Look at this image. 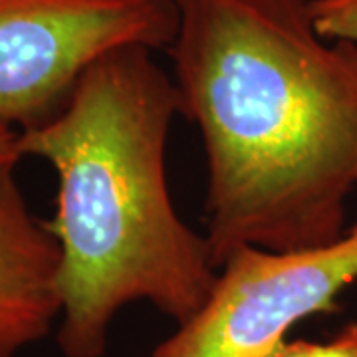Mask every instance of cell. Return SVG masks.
I'll list each match as a JSON object with an SVG mask.
<instances>
[{"mask_svg": "<svg viewBox=\"0 0 357 357\" xmlns=\"http://www.w3.org/2000/svg\"><path fill=\"white\" fill-rule=\"evenodd\" d=\"M181 115L206 155V243L294 252L344 236L357 191V0H175Z\"/></svg>", "mask_w": 357, "mask_h": 357, "instance_id": "1", "label": "cell"}, {"mask_svg": "<svg viewBox=\"0 0 357 357\" xmlns=\"http://www.w3.org/2000/svg\"><path fill=\"white\" fill-rule=\"evenodd\" d=\"M153 50L128 46L96 60L66 103L20 131V157L58 177L48 220L60 244L64 357H103L115 316L149 302L178 326L218 280L206 236L178 217L167 183V141L181 96Z\"/></svg>", "mask_w": 357, "mask_h": 357, "instance_id": "2", "label": "cell"}, {"mask_svg": "<svg viewBox=\"0 0 357 357\" xmlns=\"http://www.w3.org/2000/svg\"><path fill=\"white\" fill-rule=\"evenodd\" d=\"M177 30L175 0H0V121L36 128L96 60L128 46L169 50Z\"/></svg>", "mask_w": 357, "mask_h": 357, "instance_id": "3", "label": "cell"}, {"mask_svg": "<svg viewBox=\"0 0 357 357\" xmlns=\"http://www.w3.org/2000/svg\"><path fill=\"white\" fill-rule=\"evenodd\" d=\"M357 280V222L318 248L244 246L225 260L203 310L155 347L153 357H270L294 326L337 310Z\"/></svg>", "mask_w": 357, "mask_h": 357, "instance_id": "4", "label": "cell"}, {"mask_svg": "<svg viewBox=\"0 0 357 357\" xmlns=\"http://www.w3.org/2000/svg\"><path fill=\"white\" fill-rule=\"evenodd\" d=\"M18 161L0 163V357H16L62 318V252L26 203Z\"/></svg>", "mask_w": 357, "mask_h": 357, "instance_id": "5", "label": "cell"}, {"mask_svg": "<svg viewBox=\"0 0 357 357\" xmlns=\"http://www.w3.org/2000/svg\"><path fill=\"white\" fill-rule=\"evenodd\" d=\"M270 357H357V321L344 326L328 342H284Z\"/></svg>", "mask_w": 357, "mask_h": 357, "instance_id": "6", "label": "cell"}, {"mask_svg": "<svg viewBox=\"0 0 357 357\" xmlns=\"http://www.w3.org/2000/svg\"><path fill=\"white\" fill-rule=\"evenodd\" d=\"M18 135H20L18 129L0 121V163L22 159L18 153Z\"/></svg>", "mask_w": 357, "mask_h": 357, "instance_id": "7", "label": "cell"}, {"mask_svg": "<svg viewBox=\"0 0 357 357\" xmlns=\"http://www.w3.org/2000/svg\"><path fill=\"white\" fill-rule=\"evenodd\" d=\"M356 222H357V218H356Z\"/></svg>", "mask_w": 357, "mask_h": 357, "instance_id": "8", "label": "cell"}]
</instances>
